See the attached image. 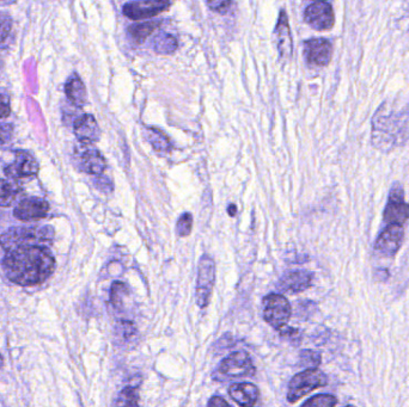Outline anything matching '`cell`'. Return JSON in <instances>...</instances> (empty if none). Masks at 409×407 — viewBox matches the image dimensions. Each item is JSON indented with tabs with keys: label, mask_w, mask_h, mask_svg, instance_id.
<instances>
[{
	"label": "cell",
	"mask_w": 409,
	"mask_h": 407,
	"mask_svg": "<svg viewBox=\"0 0 409 407\" xmlns=\"http://www.w3.org/2000/svg\"><path fill=\"white\" fill-rule=\"evenodd\" d=\"M1 266L11 282L22 287H31L52 276L55 259L48 246L23 245L5 251Z\"/></svg>",
	"instance_id": "obj_1"
},
{
	"label": "cell",
	"mask_w": 409,
	"mask_h": 407,
	"mask_svg": "<svg viewBox=\"0 0 409 407\" xmlns=\"http://www.w3.org/2000/svg\"><path fill=\"white\" fill-rule=\"evenodd\" d=\"M54 239V231L51 226H31L14 227L0 236V246L4 251L23 245H41L51 246Z\"/></svg>",
	"instance_id": "obj_2"
},
{
	"label": "cell",
	"mask_w": 409,
	"mask_h": 407,
	"mask_svg": "<svg viewBox=\"0 0 409 407\" xmlns=\"http://www.w3.org/2000/svg\"><path fill=\"white\" fill-rule=\"evenodd\" d=\"M326 384L328 379L323 371L319 369H305L292 377L287 391V400L291 403H297L303 396L315 389L324 387Z\"/></svg>",
	"instance_id": "obj_3"
},
{
	"label": "cell",
	"mask_w": 409,
	"mask_h": 407,
	"mask_svg": "<svg viewBox=\"0 0 409 407\" xmlns=\"http://www.w3.org/2000/svg\"><path fill=\"white\" fill-rule=\"evenodd\" d=\"M263 319L273 329L279 330L287 325L292 308L285 296L282 294H270L262 301Z\"/></svg>",
	"instance_id": "obj_4"
},
{
	"label": "cell",
	"mask_w": 409,
	"mask_h": 407,
	"mask_svg": "<svg viewBox=\"0 0 409 407\" xmlns=\"http://www.w3.org/2000/svg\"><path fill=\"white\" fill-rule=\"evenodd\" d=\"M214 281H216V266L210 256H203L198 268V278H196V305L200 308L208 306L211 296L213 292Z\"/></svg>",
	"instance_id": "obj_5"
},
{
	"label": "cell",
	"mask_w": 409,
	"mask_h": 407,
	"mask_svg": "<svg viewBox=\"0 0 409 407\" xmlns=\"http://www.w3.org/2000/svg\"><path fill=\"white\" fill-rule=\"evenodd\" d=\"M218 373L225 377V380H230V379L253 376L255 375L256 369L250 356L247 352H237L223 359L218 367Z\"/></svg>",
	"instance_id": "obj_6"
},
{
	"label": "cell",
	"mask_w": 409,
	"mask_h": 407,
	"mask_svg": "<svg viewBox=\"0 0 409 407\" xmlns=\"http://www.w3.org/2000/svg\"><path fill=\"white\" fill-rule=\"evenodd\" d=\"M304 19L315 31H331L335 23L333 6L326 1L312 3L305 9Z\"/></svg>",
	"instance_id": "obj_7"
},
{
	"label": "cell",
	"mask_w": 409,
	"mask_h": 407,
	"mask_svg": "<svg viewBox=\"0 0 409 407\" xmlns=\"http://www.w3.org/2000/svg\"><path fill=\"white\" fill-rule=\"evenodd\" d=\"M383 217L388 224L398 226L405 224L409 219V205L403 200V189L398 184L391 189Z\"/></svg>",
	"instance_id": "obj_8"
},
{
	"label": "cell",
	"mask_w": 409,
	"mask_h": 407,
	"mask_svg": "<svg viewBox=\"0 0 409 407\" xmlns=\"http://www.w3.org/2000/svg\"><path fill=\"white\" fill-rule=\"evenodd\" d=\"M38 168L40 166L34 156H31L26 151H17L15 152L14 161L5 166L4 173L10 178L18 180L36 176Z\"/></svg>",
	"instance_id": "obj_9"
},
{
	"label": "cell",
	"mask_w": 409,
	"mask_h": 407,
	"mask_svg": "<svg viewBox=\"0 0 409 407\" xmlns=\"http://www.w3.org/2000/svg\"><path fill=\"white\" fill-rule=\"evenodd\" d=\"M171 6V3L166 0H144V1H132L124 4V15L128 18L147 19L166 11Z\"/></svg>",
	"instance_id": "obj_10"
},
{
	"label": "cell",
	"mask_w": 409,
	"mask_h": 407,
	"mask_svg": "<svg viewBox=\"0 0 409 407\" xmlns=\"http://www.w3.org/2000/svg\"><path fill=\"white\" fill-rule=\"evenodd\" d=\"M405 237V231L402 226L398 224H389L384 229L378 239L376 242L375 249L378 254L384 257H394L401 247Z\"/></svg>",
	"instance_id": "obj_11"
},
{
	"label": "cell",
	"mask_w": 409,
	"mask_h": 407,
	"mask_svg": "<svg viewBox=\"0 0 409 407\" xmlns=\"http://www.w3.org/2000/svg\"><path fill=\"white\" fill-rule=\"evenodd\" d=\"M304 55L309 64L324 67L333 55V45L326 38H312L305 41Z\"/></svg>",
	"instance_id": "obj_12"
},
{
	"label": "cell",
	"mask_w": 409,
	"mask_h": 407,
	"mask_svg": "<svg viewBox=\"0 0 409 407\" xmlns=\"http://www.w3.org/2000/svg\"><path fill=\"white\" fill-rule=\"evenodd\" d=\"M49 213L48 202L43 198L29 197L19 202L14 215L21 221L41 220Z\"/></svg>",
	"instance_id": "obj_13"
},
{
	"label": "cell",
	"mask_w": 409,
	"mask_h": 407,
	"mask_svg": "<svg viewBox=\"0 0 409 407\" xmlns=\"http://www.w3.org/2000/svg\"><path fill=\"white\" fill-rule=\"evenodd\" d=\"M314 273L307 270L289 271L280 278L278 283L279 291L289 294H297L309 289L312 286Z\"/></svg>",
	"instance_id": "obj_14"
},
{
	"label": "cell",
	"mask_w": 409,
	"mask_h": 407,
	"mask_svg": "<svg viewBox=\"0 0 409 407\" xmlns=\"http://www.w3.org/2000/svg\"><path fill=\"white\" fill-rule=\"evenodd\" d=\"M275 36L280 59L284 61L289 60L290 58H292V36L290 31L289 19L284 10L279 13Z\"/></svg>",
	"instance_id": "obj_15"
},
{
	"label": "cell",
	"mask_w": 409,
	"mask_h": 407,
	"mask_svg": "<svg viewBox=\"0 0 409 407\" xmlns=\"http://www.w3.org/2000/svg\"><path fill=\"white\" fill-rule=\"evenodd\" d=\"M75 138L84 145H91L97 142L101 136V131L94 116L85 114L75 121L73 124Z\"/></svg>",
	"instance_id": "obj_16"
},
{
	"label": "cell",
	"mask_w": 409,
	"mask_h": 407,
	"mask_svg": "<svg viewBox=\"0 0 409 407\" xmlns=\"http://www.w3.org/2000/svg\"><path fill=\"white\" fill-rule=\"evenodd\" d=\"M231 399L240 407H254L259 400V389L249 382H240L230 386Z\"/></svg>",
	"instance_id": "obj_17"
},
{
	"label": "cell",
	"mask_w": 409,
	"mask_h": 407,
	"mask_svg": "<svg viewBox=\"0 0 409 407\" xmlns=\"http://www.w3.org/2000/svg\"><path fill=\"white\" fill-rule=\"evenodd\" d=\"M79 166L87 173L100 176L107 168L105 159L100 152L95 148L84 151L79 157Z\"/></svg>",
	"instance_id": "obj_18"
},
{
	"label": "cell",
	"mask_w": 409,
	"mask_h": 407,
	"mask_svg": "<svg viewBox=\"0 0 409 407\" xmlns=\"http://www.w3.org/2000/svg\"><path fill=\"white\" fill-rule=\"evenodd\" d=\"M65 92L68 96V101L71 102L72 104L75 107L82 108L87 103V89L82 79L79 78L78 75H73L68 78L65 85Z\"/></svg>",
	"instance_id": "obj_19"
},
{
	"label": "cell",
	"mask_w": 409,
	"mask_h": 407,
	"mask_svg": "<svg viewBox=\"0 0 409 407\" xmlns=\"http://www.w3.org/2000/svg\"><path fill=\"white\" fill-rule=\"evenodd\" d=\"M161 21H149V22L133 24L128 28V34L131 35L133 41L143 43L156 29L161 26Z\"/></svg>",
	"instance_id": "obj_20"
},
{
	"label": "cell",
	"mask_w": 409,
	"mask_h": 407,
	"mask_svg": "<svg viewBox=\"0 0 409 407\" xmlns=\"http://www.w3.org/2000/svg\"><path fill=\"white\" fill-rule=\"evenodd\" d=\"M145 138L158 152H169L171 148L169 139L156 128H145Z\"/></svg>",
	"instance_id": "obj_21"
},
{
	"label": "cell",
	"mask_w": 409,
	"mask_h": 407,
	"mask_svg": "<svg viewBox=\"0 0 409 407\" xmlns=\"http://www.w3.org/2000/svg\"><path fill=\"white\" fill-rule=\"evenodd\" d=\"M113 407H140L138 389L128 386L122 389L114 401Z\"/></svg>",
	"instance_id": "obj_22"
},
{
	"label": "cell",
	"mask_w": 409,
	"mask_h": 407,
	"mask_svg": "<svg viewBox=\"0 0 409 407\" xmlns=\"http://www.w3.org/2000/svg\"><path fill=\"white\" fill-rule=\"evenodd\" d=\"M154 52L158 54H173L177 48L176 38L166 33H159L154 41Z\"/></svg>",
	"instance_id": "obj_23"
},
{
	"label": "cell",
	"mask_w": 409,
	"mask_h": 407,
	"mask_svg": "<svg viewBox=\"0 0 409 407\" xmlns=\"http://www.w3.org/2000/svg\"><path fill=\"white\" fill-rule=\"evenodd\" d=\"M18 195V187L9 180H0V207L11 206Z\"/></svg>",
	"instance_id": "obj_24"
},
{
	"label": "cell",
	"mask_w": 409,
	"mask_h": 407,
	"mask_svg": "<svg viewBox=\"0 0 409 407\" xmlns=\"http://www.w3.org/2000/svg\"><path fill=\"white\" fill-rule=\"evenodd\" d=\"M128 295V287L124 282H114L110 288V303L114 308L120 310L124 305V298Z\"/></svg>",
	"instance_id": "obj_25"
},
{
	"label": "cell",
	"mask_w": 409,
	"mask_h": 407,
	"mask_svg": "<svg viewBox=\"0 0 409 407\" xmlns=\"http://www.w3.org/2000/svg\"><path fill=\"white\" fill-rule=\"evenodd\" d=\"M12 19L8 13L0 12V47L9 45V40L11 38Z\"/></svg>",
	"instance_id": "obj_26"
},
{
	"label": "cell",
	"mask_w": 409,
	"mask_h": 407,
	"mask_svg": "<svg viewBox=\"0 0 409 407\" xmlns=\"http://www.w3.org/2000/svg\"><path fill=\"white\" fill-rule=\"evenodd\" d=\"M338 403L336 396L331 394H319L307 400L302 407H335Z\"/></svg>",
	"instance_id": "obj_27"
},
{
	"label": "cell",
	"mask_w": 409,
	"mask_h": 407,
	"mask_svg": "<svg viewBox=\"0 0 409 407\" xmlns=\"http://www.w3.org/2000/svg\"><path fill=\"white\" fill-rule=\"evenodd\" d=\"M301 364L308 369H317V367L321 364V355L314 350H303L301 352Z\"/></svg>",
	"instance_id": "obj_28"
},
{
	"label": "cell",
	"mask_w": 409,
	"mask_h": 407,
	"mask_svg": "<svg viewBox=\"0 0 409 407\" xmlns=\"http://www.w3.org/2000/svg\"><path fill=\"white\" fill-rule=\"evenodd\" d=\"M193 227L192 214L184 213L177 220L176 232L180 237H187L191 234Z\"/></svg>",
	"instance_id": "obj_29"
},
{
	"label": "cell",
	"mask_w": 409,
	"mask_h": 407,
	"mask_svg": "<svg viewBox=\"0 0 409 407\" xmlns=\"http://www.w3.org/2000/svg\"><path fill=\"white\" fill-rule=\"evenodd\" d=\"M206 4L212 11L219 12V13H226L230 6L233 5V1H226V0H208Z\"/></svg>",
	"instance_id": "obj_30"
},
{
	"label": "cell",
	"mask_w": 409,
	"mask_h": 407,
	"mask_svg": "<svg viewBox=\"0 0 409 407\" xmlns=\"http://www.w3.org/2000/svg\"><path fill=\"white\" fill-rule=\"evenodd\" d=\"M11 114V107H10V99L8 96L0 94V119H5Z\"/></svg>",
	"instance_id": "obj_31"
},
{
	"label": "cell",
	"mask_w": 409,
	"mask_h": 407,
	"mask_svg": "<svg viewBox=\"0 0 409 407\" xmlns=\"http://www.w3.org/2000/svg\"><path fill=\"white\" fill-rule=\"evenodd\" d=\"M279 335L282 337H285V338H291V340H296V338H299L301 333H299V330L296 329V327H291V326L286 325L278 331Z\"/></svg>",
	"instance_id": "obj_32"
},
{
	"label": "cell",
	"mask_w": 409,
	"mask_h": 407,
	"mask_svg": "<svg viewBox=\"0 0 409 407\" xmlns=\"http://www.w3.org/2000/svg\"><path fill=\"white\" fill-rule=\"evenodd\" d=\"M119 325H120V329L122 330V332H124V340H129L132 336H134L135 333H137V329H135V326L133 325V322H121Z\"/></svg>",
	"instance_id": "obj_33"
},
{
	"label": "cell",
	"mask_w": 409,
	"mask_h": 407,
	"mask_svg": "<svg viewBox=\"0 0 409 407\" xmlns=\"http://www.w3.org/2000/svg\"><path fill=\"white\" fill-rule=\"evenodd\" d=\"M207 407H231L225 399H223L221 396H212Z\"/></svg>",
	"instance_id": "obj_34"
},
{
	"label": "cell",
	"mask_w": 409,
	"mask_h": 407,
	"mask_svg": "<svg viewBox=\"0 0 409 407\" xmlns=\"http://www.w3.org/2000/svg\"><path fill=\"white\" fill-rule=\"evenodd\" d=\"M97 187L101 189V190L105 191H110L112 190V183H110V180L108 178H105V177H100L97 180Z\"/></svg>",
	"instance_id": "obj_35"
},
{
	"label": "cell",
	"mask_w": 409,
	"mask_h": 407,
	"mask_svg": "<svg viewBox=\"0 0 409 407\" xmlns=\"http://www.w3.org/2000/svg\"><path fill=\"white\" fill-rule=\"evenodd\" d=\"M229 214L231 217H233V215L236 214V206H235V205H230Z\"/></svg>",
	"instance_id": "obj_36"
},
{
	"label": "cell",
	"mask_w": 409,
	"mask_h": 407,
	"mask_svg": "<svg viewBox=\"0 0 409 407\" xmlns=\"http://www.w3.org/2000/svg\"><path fill=\"white\" fill-rule=\"evenodd\" d=\"M3 364H4V359H3V356L0 355V368L3 367Z\"/></svg>",
	"instance_id": "obj_37"
},
{
	"label": "cell",
	"mask_w": 409,
	"mask_h": 407,
	"mask_svg": "<svg viewBox=\"0 0 409 407\" xmlns=\"http://www.w3.org/2000/svg\"><path fill=\"white\" fill-rule=\"evenodd\" d=\"M346 407H354V406H352V405H349V406H346Z\"/></svg>",
	"instance_id": "obj_38"
}]
</instances>
